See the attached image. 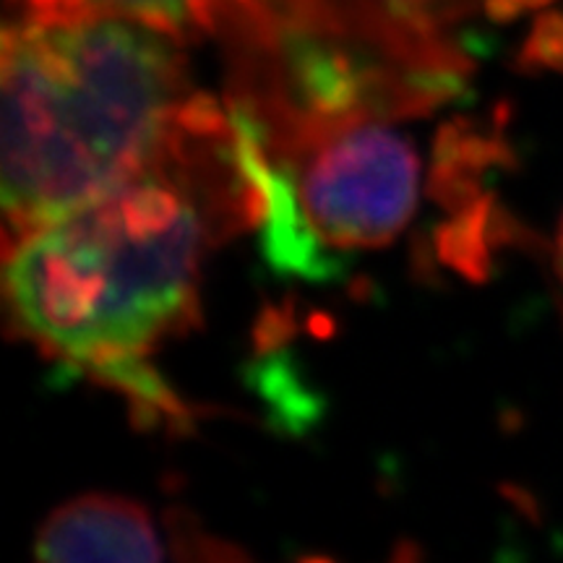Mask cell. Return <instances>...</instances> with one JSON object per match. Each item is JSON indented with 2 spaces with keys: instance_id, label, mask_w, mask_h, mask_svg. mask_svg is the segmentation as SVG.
I'll use <instances>...</instances> for the list:
<instances>
[{
  "instance_id": "6da1fadb",
  "label": "cell",
  "mask_w": 563,
  "mask_h": 563,
  "mask_svg": "<svg viewBox=\"0 0 563 563\" xmlns=\"http://www.w3.org/2000/svg\"><path fill=\"white\" fill-rule=\"evenodd\" d=\"M262 220V183L230 110L196 95L154 165L5 245V311L24 340L146 418H175L183 405L146 355L199 313L211 245Z\"/></svg>"
},
{
  "instance_id": "7a4b0ae2",
  "label": "cell",
  "mask_w": 563,
  "mask_h": 563,
  "mask_svg": "<svg viewBox=\"0 0 563 563\" xmlns=\"http://www.w3.org/2000/svg\"><path fill=\"white\" fill-rule=\"evenodd\" d=\"M183 42L125 16L3 32V249L154 165L194 100Z\"/></svg>"
},
{
  "instance_id": "3957f363",
  "label": "cell",
  "mask_w": 563,
  "mask_h": 563,
  "mask_svg": "<svg viewBox=\"0 0 563 563\" xmlns=\"http://www.w3.org/2000/svg\"><path fill=\"white\" fill-rule=\"evenodd\" d=\"M262 152L319 245L382 249L418 207V154L389 121L327 125Z\"/></svg>"
},
{
  "instance_id": "277c9868",
  "label": "cell",
  "mask_w": 563,
  "mask_h": 563,
  "mask_svg": "<svg viewBox=\"0 0 563 563\" xmlns=\"http://www.w3.org/2000/svg\"><path fill=\"white\" fill-rule=\"evenodd\" d=\"M34 553L51 563H150L167 559L170 540L144 504L89 493L45 519Z\"/></svg>"
},
{
  "instance_id": "5b68a950",
  "label": "cell",
  "mask_w": 563,
  "mask_h": 563,
  "mask_svg": "<svg viewBox=\"0 0 563 563\" xmlns=\"http://www.w3.org/2000/svg\"><path fill=\"white\" fill-rule=\"evenodd\" d=\"M228 0H21L24 16L60 19L104 13L146 21L159 30L186 40L188 34L207 32L222 19Z\"/></svg>"
},
{
  "instance_id": "8992f818",
  "label": "cell",
  "mask_w": 563,
  "mask_h": 563,
  "mask_svg": "<svg viewBox=\"0 0 563 563\" xmlns=\"http://www.w3.org/2000/svg\"><path fill=\"white\" fill-rule=\"evenodd\" d=\"M555 266H559V274L563 279V220H561L559 235H555Z\"/></svg>"
}]
</instances>
